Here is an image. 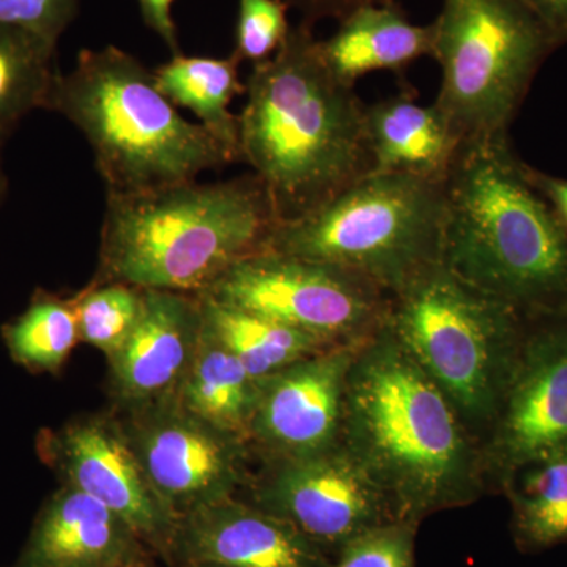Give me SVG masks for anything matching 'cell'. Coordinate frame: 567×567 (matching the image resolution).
I'll use <instances>...</instances> for the list:
<instances>
[{"label": "cell", "mask_w": 567, "mask_h": 567, "mask_svg": "<svg viewBox=\"0 0 567 567\" xmlns=\"http://www.w3.org/2000/svg\"><path fill=\"white\" fill-rule=\"evenodd\" d=\"M341 443L390 503L395 520L475 502L486 486L483 447L386 320L347 375Z\"/></svg>", "instance_id": "1"}, {"label": "cell", "mask_w": 567, "mask_h": 567, "mask_svg": "<svg viewBox=\"0 0 567 567\" xmlns=\"http://www.w3.org/2000/svg\"><path fill=\"white\" fill-rule=\"evenodd\" d=\"M245 85L240 162L264 183L279 223L308 216L374 173L365 104L328 69L315 28L290 29Z\"/></svg>", "instance_id": "2"}, {"label": "cell", "mask_w": 567, "mask_h": 567, "mask_svg": "<svg viewBox=\"0 0 567 567\" xmlns=\"http://www.w3.org/2000/svg\"><path fill=\"white\" fill-rule=\"evenodd\" d=\"M445 188L446 268L524 316L567 309V227L507 134L465 141Z\"/></svg>", "instance_id": "3"}, {"label": "cell", "mask_w": 567, "mask_h": 567, "mask_svg": "<svg viewBox=\"0 0 567 567\" xmlns=\"http://www.w3.org/2000/svg\"><path fill=\"white\" fill-rule=\"evenodd\" d=\"M279 219L254 174L107 193L93 282L200 295L235 262L265 251Z\"/></svg>", "instance_id": "4"}, {"label": "cell", "mask_w": 567, "mask_h": 567, "mask_svg": "<svg viewBox=\"0 0 567 567\" xmlns=\"http://www.w3.org/2000/svg\"><path fill=\"white\" fill-rule=\"evenodd\" d=\"M47 110L84 134L106 193L153 192L238 162L205 126L183 117L153 71L117 47L82 50L76 66L55 78Z\"/></svg>", "instance_id": "5"}, {"label": "cell", "mask_w": 567, "mask_h": 567, "mask_svg": "<svg viewBox=\"0 0 567 567\" xmlns=\"http://www.w3.org/2000/svg\"><path fill=\"white\" fill-rule=\"evenodd\" d=\"M386 324L483 447L516 369L524 315L439 264L390 298Z\"/></svg>", "instance_id": "6"}, {"label": "cell", "mask_w": 567, "mask_h": 567, "mask_svg": "<svg viewBox=\"0 0 567 567\" xmlns=\"http://www.w3.org/2000/svg\"><path fill=\"white\" fill-rule=\"evenodd\" d=\"M445 182L372 173L330 203L279 223L267 249L339 268L388 297L442 264Z\"/></svg>", "instance_id": "7"}, {"label": "cell", "mask_w": 567, "mask_h": 567, "mask_svg": "<svg viewBox=\"0 0 567 567\" xmlns=\"http://www.w3.org/2000/svg\"><path fill=\"white\" fill-rule=\"evenodd\" d=\"M431 24L442 73L435 106L464 142L507 134L558 44L527 0H442Z\"/></svg>", "instance_id": "8"}, {"label": "cell", "mask_w": 567, "mask_h": 567, "mask_svg": "<svg viewBox=\"0 0 567 567\" xmlns=\"http://www.w3.org/2000/svg\"><path fill=\"white\" fill-rule=\"evenodd\" d=\"M315 336L357 344L385 323L390 298L357 276L265 249L244 257L200 293Z\"/></svg>", "instance_id": "9"}, {"label": "cell", "mask_w": 567, "mask_h": 567, "mask_svg": "<svg viewBox=\"0 0 567 567\" xmlns=\"http://www.w3.org/2000/svg\"><path fill=\"white\" fill-rule=\"evenodd\" d=\"M126 440L175 517L234 498L251 483V446L171 398L121 409Z\"/></svg>", "instance_id": "10"}, {"label": "cell", "mask_w": 567, "mask_h": 567, "mask_svg": "<svg viewBox=\"0 0 567 567\" xmlns=\"http://www.w3.org/2000/svg\"><path fill=\"white\" fill-rule=\"evenodd\" d=\"M252 505L289 522L327 554L395 520L390 503L342 443L311 456L265 462Z\"/></svg>", "instance_id": "11"}, {"label": "cell", "mask_w": 567, "mask_h": 567, "mask_svg": "<svg viewBox=\"0 0 567 567\" xmlns=\"http://www.w3.org/2000/svg\"><path fill=\"white\" fill-rule=\"evenodd\" d=\"M37 451L62 484L110 507L169 561L178 518L152 487L117 415L76 417L58 431H43Z\"/></svg>", "instance_id": "12"}, {"label": "cell", "mask_w": 567, "mask_h": 567, "mask_svg": "<svg viewBox=\"0 0 567 567\" xmlns=\"http://www.w3.org/2000/svg\"><path fill=\"white\" fill-rule=\"evenodd\" d=\"M567 457V323L525 331L520 354L483 442L488 480L506 486L522 470Z\"/></svg>", "instance_id": "13"}, {"label": "cell", "mask_w": 567, "mask_h": 567, "mask_svg": "<svg viewBox=\"0 0 567 567\" xmlns=\"http://www.w3.org/2000/svg\"><path fill=\"white\" fill-rule=\"evenodd\" d=\"M363 342L328 347L260 379L249 427L251 450L275 462L339 445L347 375Z\"/></svg>", "instance_id": "14"}, {"label": "cell", "mask_w": 567, "mask_h": 567, "mask_svg": "<svg viewBox=\"0 0 567 567\" xmlns=\"http://www.w3.org/2000/svg\"><path fill=\"white\" fill-rule=\"evenodd\" d=\"M171 563L181 567H333L289 522L237 496L178 518Z\"/></svg>", "instance_id": "15"}, {"label": "cell", "mask_w": 567, "mask_h": 567, "mask_svg": "<svg viewBox=\"0 0 567 567\" xmlns=\"http://www.w3.org/2000/svg\"><path fill=\"white\" fill-rule=\"evenodd\" d=\"M142 290L144 305L133 333L107 358L111 393L121 409L175 395L203 334L196 295Z\"/></svg>", "instance_id": "16"}, {"label": "cell", "mask_w": 567, "mask_h": 567, "mask_svg": "<svg viewBox=\"0 0 567 567\" xmlns=\"http://www.w3.org/2000/svg\"><path fill=\"white\" fill-rule=\"evenodd\" d=\"M147 548L114 511L62 484L41 507L17 567H141Z\"/></svg>", "instance_id": "17"}, {"label": "cell", "mask_w": 567, "mask_h": 567, "mask_svg": "<svg viewBox=\"0 0 567 567\" xmlns=\"http://www.w3.org/2000/svg\"><path fill=\"white\" fill-rule=\"evenodd\" d=\"M402 84L394 95L364 107L374 173L445 182L464 141L435 104L423 106L415 89Z\"/></svg>", "instance_id": "18"}, {"label": "cell", "mask_w": 567, "mask_h": 567, "mask_svg": "<svg viewBox=\"0 0 567 567\" xmlns=\"http://www.w3.org/2000/svg\"><path fill=\"white\" fill-rule=\"evenodd\" d=\"M432 41V24H413L393 2L353 11L330 39L320 40V52L331 73L354 87L360 78L374 71H393L404 80L413 62L431 58Z\"/></svg>", "instance_id": "19"}, {"label": "cell", "mask_w": 567, "mask_h": 567, "mask_svg": "<svg viewBox=\"0 0 567 567\" xmlns=\"http://www.w3.org/2000/svg\"><path fill=\"white\" fill-rule=\"evenodd\" d=\"M175 399L194 415L249 443L259 380L246 371L205 323L193 363Z\"/></svg>", "instance_id": "20"}, {"label": "cell", "mask_w": 567, "mask_h": 567, "mask_svg": "<svg viewBox=\"0 0 567 567\" xmlns=\"http://www.w3.org/2000/svg\"><path fill=\"white\" fill-rule=\"evenodd\" d=\"M240 61L203 55H173L153 71L159 91L177 107L189 110L240 162V117L230 110L235 96L246 93Z\"/></svg>", "instance_id": "21"}, {"label": "cell", "mask_w": 567, "mask_h": 567, "mask_svg": "<svg viewBox=\"0 0 567 567\" xmlns=\"http://www.w3.org/2000/svg\"><path fill=\"white\" fill-rule=\"evenodd\" d=\"M199 298L205 327L235 354L256 380L311 357L328 344L268 317L205 295Z\"/></svg>", "instance_id": "22"}, {"label": "cell", "mask_w": 567, "mask_h": 567, "mask_svg": "<svg viewBox=\"0 0 567 567\" xmlns=\"http://www.w3.org/2000/svg\"><path fill=\"white\" fill-rule=\"evenodd\" d=\"M55 48L47 41L0 28V132L11 130L35 110H47L58 71Z\"/></svg>", "instance_id": "23"}, {"label": "cell", "mask_w": 567, "mask_h": 567, "mask_svg": "<svg viewBox=\"0 0 567 567\" xmlns=\"http://www.w3.org/2000/svg\"><path fill=\"white\" fill-rule=\"evenodd\" d=\"M11 358L33 372H58L81 341L74 298L37 290L20 317L3 327Z\"/></svg>", "instance_id": "24"}, {"label": "cell", "mask_w": 567, "mask_h": 567, "mask_svg": "<svg viewBox=\"0 0 567 567\" xmlns=\"http://www.w3.org/2000/svg\"><path fill=\"white\" fill-rule=\"evenodd\" d=\"M513 488L518 535L533 546L567 539V457L540 462Z\"/></svg>", "instance_id": "25"}, {"label": "cell", "mask_w": 567, "mask_h": 567, "mask_svg": "<svg viewBox=\"0 0 567 567\" xmlns=\"http://www.w3.org/2000/svg\"><path fill=\"white\" fill-rule=\"evenodd\" d=\"M144 290L123 282H92L74 297L80 339L112 357L133 333Z\"/></svg>", "instance_id": "26"}, {"label": "cell", "mask_w": 567, "mask_h": 567, "mask_svg": "<svg viewBox=\"0 0 567 567\" xmlns=\"http://www.w3.org/2000/svg\"><path fill=\"white\" fill-rule=\"evenodd\" d=\"M289 10L286 0H238L235 58L252 65L274 58L292 29Z\"/></svg>", "instance_id": "27"}, {"label": "cell", "mask_w": 567, "mask_h": 567, "mask_svg": "<svg viewBox=\"0 0 567 567\" xmlns=\"http://www.w3.org/2000/svg\"><path fill=\"white\" fill-rule=\"evenodd\" d=\"M417 524L391 520L349 540L333 567H415Z\"/></svg>", "instance_id": "28"}, {"label": "cell", "mask_w": 567, "mask_h": 567, "mask_svg": "<svg viewBox=\"0 0 567 567\" xmlns=\"http://www.w3.org/2000/svg\"><path fill=\"white\" fill-rule=\"evenodd\" d=\"M80 0H0V28L17 29L58 47Z\"/></svg>", "instance_id": "29"}, {"label": "cell", "mask_w": 567, "mask_h": 567, "mask_svg": "<svg viewBox=\"0 0 567 567\" xmlns=\"http://www.w3.org/2000/svg\"><path fill=\"white\" fill-rule=\"evenodd\" d=\"M290 9L300 13L303 24L315 28L320 21L334 20L341 22L358 9L368 6H386L395 0H286Z\"/></svg>", "instance_id": "30"}, {"label": "cell", "mask_w": 567, "mask_h": 567, "mask_svg": "<svg viewBox=\"0 0 567 567\" xmlns=\"http://www.w3.org/2000/svg\"><path fill=\"white\" fill-rule=\"evenodd\" d=\"M137 2H140L141 17L145 25L163 40L173 55L182 54L177 24L173 17L175 0H137Z\"/></svg>", "instance_id": "31"}, {"label": "cell", "mask_w": 567, "mask_h": 567, "mask_svg": "<svg viewBox=\"0 0 567 567\" xmlns=\"http://www.w3.org/2000/svg\"><path fill=\"white\" fill-rule=\"evenodd\" d=\"M558 47L567 43V0H527Z\"/></svg>", "instance_id": "32"}, {"label": "cell", "mask_w": 567, "mask_h": 567, "mask_svg": "<svg viewBox=\"0 0 567 567\" xmlns=\"http://www.w3.org/2000/svg\"><path fill=\"white\" fill-rule=\"evenodd\" d=\"M528 175L537 192L543 194L544 199L558 216L559 221L567 227V181L537 173L532 167H528Z\"/></svg>", "instance_id": "33"}, {"label": "cell", "mask_w": 567, "mask_h": 567, "mask_svg": "<svg viewBox=\"0 0 567 567\" xmlns=\"http://www.w3.org/2000/svg\"><path fill=\"white\" fill-rule=\"evenodd\" d=\"M7 136H9V134L0 132V203H2L7 192V177L6 174H3L2 167V144Z\"/></svg>", "instance_id": "34"}, {"label": "cell", "mask_w": 567, "mask_h": 567, "mask_svg": "<svg viewBox=\"0 0 567 567\" xmlns=\"http://www.w3.org/2000/svg\"><path fill=\"white\" fill-rule=\"evenodd\" d=\"M186 567H223V566H216V565H194V566H186Z\"/></svg>", "instance_id": "35"}, {"label": "cell", "mask_w": 567, "mask_h": 567, "mask_svg": "<svg viewBox=\"0 0 567 567\" xmlns=\"http://www.w3.org/2000/svg\"><path fill=\"white\" fill-rule=\"evenodd\" d=\"M141 567H153L151 566V563H147V565L141 566Z\"/></svg>", "instance_id": "36"}, {"label": "cell", "mask_w": 567, "mask_h": 567, "mask_svg": "<svg viewBox=\"0 0 567 567\" xmlns=\"http://www.w3.org/2000/svg\"><path fill=\"white\" fill-rule=\"evenodd\" d=\"M14 567H17V566H14Z\"/></svg>", "instance_id": "37"}]
</instances>
